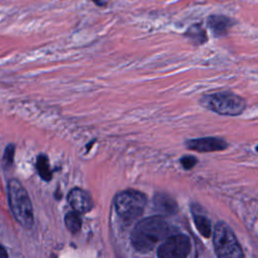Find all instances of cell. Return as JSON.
Instances as JSON below:
<instances>
[{
  "label": "cell",
  "mask_w": 258,
  "mask_h": 258,
  "mask_svg": "<svg viewBox=\"0 0 258 258\" xmlns=\"http://www.w3.org/2000/svg\"><path fill=\"white\" fill-rule=\"evenodd\" d=\"M171 228L164 219L149 217L135 226L131 234V242L137 251L146 253L151 251L158 242L169 238Z\"/></svg>",
  "instance_id": "1"
},
{
  "label": "cell",
  "mask_w": 258,
  "mask_h": 258,
  "mask_svg": "<svg viewBox=\"0 0 258 258\" xmlns=\"http://www.w3.org/2000/svg\"><path fill=\"white\" fill-rule=\"evenodd\" d=\"M201 104L223 116H238L246 109V101L239 95L232 92H216L204 95Z\"/></svg>",
  "instance_id": "2"
},
{
  "label": "cell",
  "mask_w": 258,
  "mask_h": 258,
  "mask_svg": "<svg viewBox=\"0 0 258 258\" xmlns=\"http://www.w3.org/2000/svg\"><path fill=\"white\" fill-rule=\"evenodd\" d=\"M9 204L14 218L25 228L33 224L32 207L28 195L21 183L16 179L8 182Z\"/></svg>",
  "instance_id": "3"
},
{
  "label": "cell",
  "mask_w": 258,
  "mask_h": 258,
  "mask_svg": "<svg viewBox=\"0 0 258 258\" xmlns=\"http://www.w3.org/2000/svg\"><path fill=\"white\" fill-rule=\"evenodd\" d=\"M213 243L218 258H244L243 250L232 229L224 222L215 226Z\"/></svg>",
  "instance_id": "4"
},
{
  "label": "cell",
  "mask_w": 258,
  "mask_h": 258,
  "mask_svg": "<svg viewBox=\"0 0 258 258\" xmlns=\"http://www.w3.org/2000/svg\"><path fill=\"white\" fill-rule=\"evenodd\" d=\"M145 205V196L132 189L122 191L117 196L115 201L117 214L127 222H131L138 218L143 213Z\"/></svg>",
  "instance_id": "5"
},
{
  "label": "cell",
  "mask_w": 258,
  "mask_h": 258,
  "mask_svg": "<svg viewBox=\"0 0 258 258\" xmlns=\"http://www.w3.org/2000/svg\"><path fill=\"white\" fill-rule=\"evenodd\" d=\"M190 241L182 234L171 235L158 248V258H186L190 252Z\"/></svg>",
  "instance_id": "6"
},
{
  "label": "cell",
  "mask_w": 258,
  "mask_h": 258,
  "mask_svg": "<svg viewBox=\"0 0 258 258\" xmlns=\"http://www.w3.org/2000/svg\"><path fill=\"white\" fill-rule=\"evenodd\" d=\"M184 144L188 149L198 152L222 151L228 147L227 141L220 137H202L188 139Z\"/></svg>",
  "instance_id": "7"
},
{
  "label": "cell",
  "mask_w": 258,
  "mask_h": 258,
  "mask_svg": "<svg viewBox=\"0 0 258 258\" xmlns=\"http://www.w3.org/2000/svg\"><path fill=\"white\" fill-rule=\"evenodd\" d=\"M71 207L78 213H86L92 209L93 202L91 197L81 188H74L68 197Z\"/></svg>",
  "instance_id": "8"
},
{
  "label": "cell",
  "mask_w": 258,
  "mask_h": 258,
  "mask_svg": "<svg viewBox=\"0 0 258 258\" xmlns=\"http://www.w3.org/2000/svg\"><path fill=\"white\" fill-rule=\"evenodd\" d=\"M235 21L225 15H211L208 18V26L216 37L225 36Z\"/></svg>",
  "instance_id": "9"
},
{
  "label": "cell",
  "mask_w": 258,
  "mask_h": 258,
  "mask_svg": "<svg viewBox=\"0 0 258 258\" xmlns=\"http://www.w3.org/2000/svg\"><path fill=\"white\" fill-rule=\"evenodd\" d=\"M153 203L156 210L164 215H173L177 211V205L175 201L166 194H156L154 196Z\"/></svg>",
  "instance_id": "10"
},
{
  "label": "cell",
  "mask_w": 258,
  "mask_h": 258,
  "mask_svg": "<svg viewBox=\"0 0 258 258\" xmlns=\"http://www.w3.org/2000/svg\"><path fill=\"white\" fill-rule=\"evenodd\" d=\"M184 36L195 45H202L208 40L207 31L201 23L191 24L185 31Z\"/></svg>",
  "instance_id": "11"
},
{
  "label": "cell",
  "mask_w": 258,
  "mask_h": 258,
  "mask_svg": "<svg viewBox=\"0 0 258 258\" xmlns=\"http://www.w3.org/2000/svg\"><path fill=\"white\" fill-rule=\"evenodd\" d=\"M36 169L41 176L42 179L44 180H49L51 177V171L49 168V163H48V158L45 154H39L36 159Z\"/></svg>",
  "instance_id": "12"
},
{
  "label": "cell",
  "mask_w": 258,
  "mask_h": 258,
  "mask_svg": "<svg viewBox=\"0 0 258 258\" xmlns=\"http://www.w3.org/2000/svg\"><path fill=\"white\" fill-rule=\"evenodd\" d=\"M194 222L196 224V227L198 231L206 238L211 237L212 235V227H211V221L202 215H195L194 216Z\"/></svg>",
  "instance_id": "13"
},
{
  "label": "cell",
  "mask_w": 258,
  "mask_h": 258,
  "mask_svg": "<svg viewBox=\"0 0 258 258\" xmlns=\"http://www.w3.org/2000/svg\"><path fill=\"white\" fill-rule=\"evenodd\" d=\"M66 226L72 233H77L81 229V219L75 212H71L66 215Z\"/></svg>",
  "instance_id": "14"
},
{
  "label": "cell",
  "mask_w": 258,
  "mask_h": 258,
  "mask_svg": "<svg viewBox=\"0 0 258 258\" xmlns=\"http://www.w3.org/2000/svg\"><path fill=\"white\" fill-rule=\"evenodd\" d=\"M14 153H15V145L14 144H8L4 150L3 154V167L9 168L13 164L14 160Z\"/></svg>",
  "instance_id": "15"
},
{
  "label": "cell",
  "mask_w": 258,
  "mask_h": 258,
  "mask_svg": "<svg viewBox=\"0 0 258 258\" xmlns=\"http://www.w3.org/2000/svg\"><path fill=\"white\" fill-rule=\"evenodd\" d=\"M198 163V159L192 155H184L180 158V164L186 170L191 169Z\"/></svg>",
  "instance_id": "16"
},
{
  "label": "cell",
  "mask_w": 258,
  "mask_h": 258,
  "mask_svg": "<svg viewBox=\"0 0 258 258\" xmlns=\"http://www.w3.org/2000/svg\"><path fill=\"white\" fill-rule=\"evenodd\" d=\"M0 258H7L6 250L1 245H0Z\"/></svg>",
  "instance_id": "17"
},
{
  "label": "cell",
  "mask_w": 258,
  "mask_h": 258,
  "mask_svg": "<svg viewBox=\"0 0 258 258\" xmlns=\"http://www.w3.org/2000/svg\"><path fill=\"white\" fill-rule=\"evenodd\" d=\"M94 3H96L98 6H104L105 5V2L101 1V0H92Z\"/></svg>",
  "instance_id": "18"
},
{
  "label": "cell",
  "mask_w": 258,
  "mask_h": 258,
  "mask_svg": "<svg viewBox=\"0 0 258 258\" xmlns=\"http://www.w3.org/2000/svg\"><path fill=\"white\" fill-rule=\"evenodd\" d=\"M256 150H257V151H258V145H257V146H256Z\"/></svg>",
  "instance_id": "19"
}]
</instances>
